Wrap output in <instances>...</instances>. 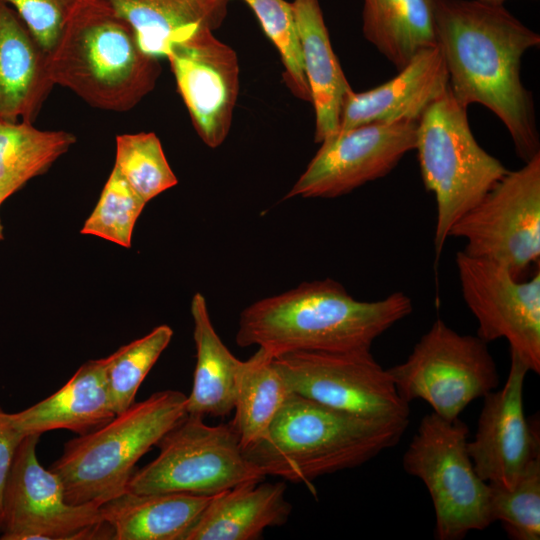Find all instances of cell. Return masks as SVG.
<instances>
[{
    "instance_id": "7402d4cb",
    "label": "cell",
    "mask_w": 540,
    "mask_h": 540,
    "mask_svg": "<svg viewBox=\"0 0 540 540\" xmlns=\"http://www.w3.org/2000/svg\"><path fill=\"white\" fill-rule=\"evenodd\" d=\"M214 497L124 491L100 505L113 540H185Z\"/></svg>"
},
{
    "instance_id": "7c38bea8",
    "label": "cell",
    "mask_w": 540,
    "mask_h": 540,
    "mask_svg": "<svg viewBox=\"0 0 540 540\" xmlns=\"http://www.w3.org/2000/svg\"><path fill=\"white\" fill-rule=\"evenodd\" d=\"M273 361L291 393L360 417L409 419V403L371 351H296Z\"/></svg>"
},
{
    "instance_id": "e0dca14e",
    "label": "cell",
    "mask_w": 540,
    "mask_h": 540,
    "mask_svg": "<svg viewBox=\"0 0 540 540\" xmlns=\"http://www.w3.org/2000/svg\"><path fill=\"white\" fill-rule=\"evenodd\" d=\"M448 86L439 48L423 50L389 81L363 92L350 90L343 102L339 131L373 123L417 122Z\"/></svg>"
},
{
    "instance_id": "83f0119b",
    "label": "cell",
    "mask_w": 540,
    "mask_h": 540,
    "mask_svg": "<svg viewBox=\"0 0 540 540\" xmlns=\"http://www.w3.org/2000/svg\"><path fill=\"white\" fill-rule=\"evenodd\" d=\"M173 330L159 325L106 357V377L115 414L128 409L137 391L160 355L169 345Z\"/></svg>"
},
{
    "instance_id": "4316f807",
    "label": "cell",
    "mask_w": 540,
    "mask_h": 540,
    "mask_svg": "<svg viewBox=\"0 0 540 540\" xmlns=\"http://www.w3.org/2000/svg\"><path fill=\"white\" fill-rule=\"evenodd\" d=\"M76 142L64 130H41L30 122L0 119V205L43 174Z\"/></svg>"
},
{
    "instance_id": "f546056e",
    "label": "cell",
    "mask_w": 540,
    "mask_h": 540,
    "mask_svg": "<svg viewBox=\"0 0 540 540\" xmlns=\"http://www.w3.org/2000/svg\"><path fill=\"white\" fill-rule=\"evenodd\" d=\"M489 515L513 540L540 539V456L512 488L489 484Z\"/></svg>"
},
{
    "instance_id": "d590c367",
    "label": "cell",
    "mask_w": 540,
    "mask_h": 540,
    "mask_svg": "<svg viewBox=\"0 0 540 540\" xmlns=\"http://www.w3.org/2000/svg\"><path fill=\"white\" fill-rule=\"evenodd\" d=\"M1 206V205H0ZM4 238L3 225L0 220V241Z\"/></svg>"
},
{
    "instance_id": "d6a6232c",
    "label": "cell",
    "mask_w": 540,
    "mask_h": 540,
    "mask_svg": "<svg viewBox=\"0 0 540 540\" xmlns=\"http://www.w3.org/2000/svg\"><path fill=\"white\" fill-rule=\"evenodd\" d=\"M11 6L32 36L49 54L73 10L82 0H2Z\"/></svg>"
},
{
    "instance_id": "ba28073f",
    "label": "cell",
    "mask_w": 540,
    "mask_h": 540,
    "mask_svg": "<svg viewBox=\"0 0 540 540\" xmlns=\"http://www.w3.org/2000/svg\"><path fill=\"white\" fill-rule=\"evenodd\" d=\"M158 456L135 470L127 491L212 496L266 476L245 455L232 424L184 416L156 445Z\"/></svg>"
},
{
    "instance_id": "cb8c5ba5",
    "label": "cell",
    "mask_w": 540,
    "mask_h": 540,
    "mask_svg": "<svg viewBox=\"0 0 540 540\" xmlns=\"http://www.w3.org/2000/svg\"><path fill=\"white\" fill-rule=\"evenodd\" d=\"M196 364L186 401L188 415L205 419L225 417L234 408L237 359L217 334L204 296L197 292L190 305Z\"/></svg>"
},
{
    "instance_id": "2e32d148",
    "label": "cell",
    "mask_w": 540,
    "mask_h": 540,
    "mask_svg": "<svg viewBox=\"0 0 540 540\" xmlns=\"http://www.w3.org/2000/svg\"><path fill=\"white\" fill-rule=\"evenodd\" d=\"M529 368L510 352L504 386L483 399L477 430L468 452L477 474L488 484L512 488L530 462L540 456L538 423L531 424L523 404Z\"/></svg>"
},
{
    "instance_id": "4dcf8cb0",
    "label": "cell",
    "mask_w": 540,
    "mask_h": 540,
    "mask_svg": "<svg viewBox=\"0 0 540 540\" xmlns=\"http://www.w3.org/2000/svg\"><path fill=\"white\" fill-rule=\"evenodd\" d=\"M243 1L252 9L278 50L283 64V79L290 92L302 101L311 102L292 4L285 0Z\"/></svg>"
},
{
    "instance_id": "9c48e42d",
    "label": "cell",
    "mask_w": 540,
    "mask_h": 540,
    "mask_svg": "<svg viewBox=\"0 0 540 540\" xmlns=\"http://www.w3.org/2000/svg\"><path fill=\"white\" fill-rule=\"evenodd\" d=\"M401 398L427 402L446 420L495 390L500 377L488 343L436 319L406 360L387 369Z\"/></svg>"
},
{
    "instance_id": "9a60e30c",
    "label": "cell",
    "mask_w": 540,
    "mask_h": 540,
    "mask_svg": "<svg viewBox=\"0 0 540 540\" xmlns=\"http://www.w3.org/2000/svg\"><path fill=\"white\" fill-rule=\"evenodd\" d=\"M180 96L201 140L219 147L228 136L239 94L236 52L203 30L173 44L167 55Z\"/></svg>"
},
{
    "instance_id": "30bf717a",
    "label": "cell",
    "mask_w": 540,
    "mask_h": 540,
    "mask_svg": "<svg viewBox=\"0 0 540 540\" xmlns=\"http://www.w3.org/2000/svg\"><path fill=\"white\" fill-rule=\"evenodd\" d=\"M465 254L523 279L540 261V154L501 180L450 229Z\"/></svg>"
},
{
    "instance_id": "ac0fdd59",
    "label": "cell",
    "mask_w": 540,
    "mask_h": 540,
    "mask_svg": "<svg viewBox=\"0 0 540 540\" xmlns=\"http://www.w3.org/2000/svg\"><path fill=\"white\" fill-rule=\"evenodd\" d=\"M47 54L16 11L0 0V119L32 123L53 83Z\"/></svg>"
},
{
    "instance_id": "d6986e66",
    "label": "cell",
    "mask_w": 540,
    "mask_h": 540,
    "mask_svg": "<svg viewBox=\"0 0 540 540\" xmlns=\"http://www.w3.org/2000/svg\"><path fill=\"white\" fill-rule=\"evenodd\" d=\"M106 365V357L85 362L55 393L11 413L17 430L23 436L57 429L83 435L110 421L116 414L109 395Z\"/></svg>"
},
{
    "instance_id": "ffe728a7",
    "label": "cell",
    "mask_w": 540,
    "mask_h": 540,
    "mask_svg": "<svg viewBox=\"0 0 540 540\" xmlns=\"http://www.w3.org/2000/svg\"><path fill=\"white\" fill-rule=\"evenodd\" d=\"M284 482L248 481L214 495L185 540H257L284 525L292 505Z\"/></svg>"
},
{
    "instance_id": "6da1fadb",
    "label": "cell",
    "mask_w": 540,
    "mask_h": 540,
    "mask_svg": "<svg viewBox=\"0 0 540 540\" xmlns=\"http://www.w3.org/2000/svg\"><path fill=\"white\" fill-rule=\"evenodd\" d=\"M435 22L454 97L492 111L524 163L540 154L533 96L521 78L522 58L539 46V34L502 4L479 0H435Z\"/></svg>"
},
{
    "instance_id": "44dd1931",
    "label": "cell",
    "mask_w": 540,
    "mask_h": 540,
    "mask_svg": "<svg viewBox=\"0 0 540 540\" xmlns=\"http://www.w3.org/2000/svg\"><path fill=\"white\" fill-rule=\"evenodd\" d=\"M305 76L315 111L314 140L321 143L340 128L343 102L352 90L331 45L318 0H294Z\"/></svg>"
},
{
    "instance_id": "836d02e7",
    "label": "cell",
    "mask_w": 540,
    "mask_h": 540,
    "mask_svg": "<svg viewBox=\"0 0 540 540\" xmlns=\"http://www.w3.org/2000/svg\"><path fill=\"white\" fill-rule=\"evenodd\" d=\"M23 436L13 424L11 413L0 406V514L5 485Z\"/></svg>"
},
{
    "instance_id": "8992f818",
    "label": "cell",
    "mask_w": 540,
    "mask_h": 540,
    "mask_svg": "<svg viewBox=\"0 0 540 540\" xmlns=\"http://www.w3.org/2000/svg\"><path fill=\"white\" fill-rule=\"evenodd\" d=\"M426 190L436 200L434 249L437 259L451 227L509 171L476 141L467 107L450 86L416 124L415 149Z\"/></svg>"
},
{
    "instance_id": "277c9868",
    "label": "cell",
    "mask_w": 540,
    "mask_h": 540,
    "mask_svg": "<svg viewBox=\"0 0 540 540\" xmlns=\"http://www.w3.org/2000/svg\"><path fill=\"white\" fill-rule=\"evenodd\" d=\"M46 65L53 85L114 112L133 109L161 73L159 58L140 48L130 24L104 0L76 6Z\"/></svg>"
},
{
    "instance_id": "5bb4252c",
    "label": "cell",
    "mask_w": 540,
    "mask_h": 540,
    "mask_svg": "<svg viewBox=\"0 0 540 540\" xmlns=\"http://www.w3.org/2000/svg\"><path fill=\"white\" fill-rule=\"evenodd\" d=\"M417 122L373 123L325 139L285 199L336 198L389 174L415 149Z\"/></svg>"
},
{
    "instance_id": "484cf974",
    "label": "cell",
    "mask_w": 540,
    "mask_h": 540,
    "mask_svg": "<svg viewBox=\"0 0 540 540\" xmlns=\"http://www.w3.org/2000/svg\"><path fill=\"white\" fill-rule=\"evenodd\" d=\"M291 395L274 364L273 356L262 348L240 362L235 383L234 418L231 421L246 450L264 439Z\"/></svg>"
},
{
    "instance_id": "f1b7e54d",
    "label": "cell",
    "mask_w": 540,
    "mask_h": 540,
    "mask_svg": "<svg viewBox=\"0 0 540 540\" xmlns=\"http://www.w3.org/2000/svg\"><path fill=\"white\" fill-rule=\"evenodd\" d=\"M114 167L146 203L178 183L153 132L118 135Z\"/></svg>"
},
{
    "instance_id": "1f68e13d",
    "label": "cell",
    "mask_w": 540,
    "mask_h": 540,
    "mask_svg": "<svg viewBox=\"0 0 540 540\" xmlns=\"http://www.w3.org/2000/svg\"><path fill=\"white\" fill-rule=\"evenodd\" d=\"M145 205L146 202L113 166L99 200L80 232L129 248L136 221Z\"/></svg>"
},
{
    "instance_id": "3957f363",
    "label": "cell",
    "mask_w": 540,
    "mask_h": 540,
    "mask_svg": "<svg viewBox=\"0 0 540 540\" xmlns=\"http://www.w3.org/2000/svg\"><path fill=\"white\" fill-rule=\"evenodd\" d=\"M408 426L409 419L360 417L291 393L266 437L244 453L265 476L315 494L314 479L363 465L396 446Z\"/></svg>"
},
{
    "instance_id": "8fae6325",
    "label": "cell",
    "mask_w": 540,
    "mask_h": 540,
    "mask_svg": "<svg viewBox=\"0 0 540 540\" xmlns=\"http://www.w3.org/2000/svg\"><path fill=\"white\" fill-rule=\"evenodd\" d=\"M40 435H27L15 455L2 498V540H113L100 506L66 501L61 479L37 457Z\"/></svg>"
},
{
    "instance_id": "d4e9b609",
    "label": "cell",
    "mask_w": 540,
    "mask_h": 540,
    "mask_svg": "<svg viewBox=\"0 0 540 540\" xmlns=\"http://www.w3.org/2000/svg\"><path fill=\"white\" fill-rule=\"evenodd\" d=\"M362 31L395 68L437 46L435 0H364Z\"/></svg>"
},
{
    "instance_id": "5b68a950",
    "label": "cell",
    "mask_w": 540,
    "mask_h": 540,
    "mask_svg": "<svg viewBox=\"0 0 540 540\" xmlns=\"http://www.w3.org/2000/svg\"><path fill=\"white\" fill-rule=\"evenodd\" d=\"M186 401L180 391L155 392L68 441L48 468L61 479L66 501L100 506L126 491L138 460L187 415Z\"/></svg>"
},
{
    "instance_id": "603a6c76",
    "label": "cell",
    "mask_w": 540,
    "mask_h": 540,
    "mask_svg": "<svg viewBox=\"0 0 540 540\" xmlns=\"http://www.w3.org/2000/svg\"><path fill=\"white\" fill-rule=\"evenodd\" d=\"M132 27L140 48L166 57L170 47L223 23L230 0H104Z\"/></svg>"
},
{
    "instance_id": "e575fe53",
    "label": "cell",
    "mask_w": 540,
    "mask_h": 540,
    "mask_svg": "<svg viewBox=\"0 0 540 540\" xmlns=\"http://www.w3.org/2000/svg\"><path fill=\"white\" fill-rule=\"evenodd\" d=\"M485 3H492V4H503L505 0H479Z\"/></svg>"
},
{
    "instance_id": "52a82bcc",
    "label": "cell",
    "mask_w": 540,
    "mask_h": 540,
    "mask_svg": "<svg viewBox=\"0 0 540 540\" xmlns=\"http://www.w3.org/2000/svg\"><path fill=\"white\" fill-rule=\"evenodd\" d=\"M468 437L461 419L450 421L431 412L421 419L403 455L406 473L419 478L429 492L438 540H461L492 524L489 484L475 471Z\"/></svg>"
},
{
    "instance_id": "4fadbf2b",
    "label": "cell",
    "mask_w": 540,
    "mask_h": 540,
    "mask_svg": "<svg viewBox=\"0 0 540 540\" xmlns=\"http://www.w3.org/2000/svg\"><path fill=\"white\" fill-rule=\"evenodd\" d=\"M462 297L474 315L477 336L487 343L504 338L530 371L540 374V270L515 278L490 260L456 253Z\"/></svg>"
},
{
    "instance_id": "7a4b0ae2",
    "label": "cell",
    "mask_w": 540,
    "mask_h": 540,
    "mask_svg": "<svg viewBox=\"0 0 540 540\" xmlns=\"http://www.w3.org/2000/svg\"><path fill=\"white\" fill-rule=\"evenodd\" d=\"M413 310L411 298L394 292L376 301L355 299L331 279L304 282L247 306L235 336L273 357L296 351H370L373 342Z\"/></svg>"
}]
</instances>
